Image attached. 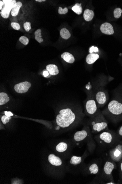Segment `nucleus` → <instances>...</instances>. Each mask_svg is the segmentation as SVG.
<instances>
[{"label": "nucleus", "instance_id": "20", "mask_svg": "<svg viewBox=\"0 0 122 184\" xmlns=\"http://www.w3.org/2000/svg\"><path fill=\"white\" fill-rule=\"evenodd\" d=\"M10 101V98L6 93L1 92L0 93V105L2 107Z\"/></svg>", "mask_w": 122, "mask_h": 184}, {"label": "nucleus", "instance_id": "23", "mask_svg": "<svg viewBox=\"0 0 122 184\" xmlns=\"http://www.w3.org/2000/svg\"><path fill=\"white\" fill-rule=\"evenodd\" d=\"M60 35L61 37L64 40H68L71 36V34L68 30L65 28L61 29Z\"/></svg>", "mask_w": 122, "mask_h": 184}, {"label": "nucleus", "instance_id": "37", "mask_svg": "<svg viewBox=\"0 0 122 184\" xmlns=\"http://www.w3.org/2000/svg\"><path fill=\"white\" fill-rule=\"evenodd\" d=\"M37 1V2H44V1H45V0H36L35 1Z\"/></svg>", "mask_w": 122, "mask_h": 184}, {"label": "nucleus", "instance_id": "27", "mask_svg": "<svg viewBox=\"0 0 122 184\" xmlns=\"http://www.w3.org/2000/svg\"><path fill=\"white\" fill-rule=\"evenodd\" d=\"M122 13V9L120 8H117L114 11V16L115 18H119L121 16Z\"/></svg>", "mask_w": 122, "mask_h": 184}, {"label": "nucleus", "instance_id": "33", "mask_svg": "<svg viewBox=\"0 0 122 184\" xmlns=\"http://www.w3.org/2000/svg\"><path fill=\"white\" fill-rule=\"evenodd\" d=\"M119 172L120 174V179L122 180V159L119 162Z\"/></svg>", "mask_w": 122, "mask_h": 184}, {"label": "nucleus", "instance_id": "1", "mask_svg": "<svg viewBox=\"0 0 122 184\" xmlns=\"http://www.w3.org/2000/svg\"><path fill=\"white\" fill-rule=\"evenodd\" d=\"M80 104L65 102L60 104L56 112L54 130L57 133L71 130L79 125L85 116Z\"/></svg>", "mask_w": 122, "mask_h": 184}, {"label": "nucleus", "instance_id": "31", "mask_svg": "<svg viewBox=\"0 0 122 184\" xmlns=\"http://www.w3.org/2000/svg\"><path fill=\"white\" fill-rule=\"evenodd\" d=\"M12 27L14 29L16 30H19L20 29V26L19 24L18 23L13 22L11 24Z\"/></svg>", "mask_w": 122, "mask_h": 184}, {"label": "nucleus", "instance_id": "11", "mask_svg": "<svg viewBox=\"0 0 122 184\" xmlns=\"http://www.w3.org/2000/svg\"><path fill=\"white\" fill-rule=\"evenodd\" d=\"M92 86L98 107L99 109L104 107L108 103L109 100V96L108 89L105 88V84L96 86L92 85Z\"/></svg>", "mask_w": 122, "mask_h": 184}, {"label": "nucleus", "instance_id": "34", "mask_svg": "<svg viewBox=\"0 0 122 184\" xmlns=\"http://www.w3.org/2000/svg\"><path fill=\"white\" fill-rule=\"evenodd\" d=\"M99 52V50L97 47H94V46L92 47L90 49V53H93L94 52Z\"/></svg>", "mask_w": 122, "mask_h": 184}, {"label": "nucleus", "instance_id": "13", "mask_svg": "<svg viewBox=\"0 0 122 184\" xmlns=\"http://www.w3.org/2000/svg\"><path fill=\"white\" fill-rule=\"evenodd\" d=\"M108 156L111 160L119 163L122 159V140H120L109 148Z\"/></svg>", "mask_w": 122, "mask_h": 184}, {"label": "nucleus", "instance_id": "24", "mask_svg": "<svg viewBox=\"0 0 122 184\" xmlns=\"http://www.w3.org/2000/svg\"><path fill=\"white\" fill-rule=\"evenodd\" d=\"M72 10L75 13L78 15H80L82 13L83 9L82 7V4L77 3L75 4L74 6L72 8Z\"/></svg>", "mask_w": 122, "mask_h": 184}, {"label": "nucleus", "instance_id": "16", "mask_svg": "<svg viewBox=\"0 0 122 184\" xmlns=\"http://www.w3.org/2000/svg\"><path fill=\"white\" fill-rule=\"evenodd\" d=\"M100 30L103 34L106 35H113L114 33L113 27L112 24L108 23H105L102 24L100 27Z\"/></svg>", "mask_w": 122, "mask_h": 184}, {"label": "nucleus", "instance_id": "14", "mask_svg": "<svg viewBox=\"0 0 122 184\" xmlns=\"http://www.w3.org/2000/svg\"><path fill=\"white\" fill-rule=\"evenodd\" d=\"M4 5L0 12L1 16L4 18H9L12 9L15 6L17 2L16 0H3Z\"/></svg>", "mask_w": 122, "mask_h": 184}, {"label": "nucleus", "instance_id": "5", "mask_svg": "<svg viewBox=\"0 0 122 184\" xmlns=\"http://www.w3.org/2000/svg\"><path fill=\"white\" fill-rule=\"evenodd\" d=\"M117 168L116 162L109 158L106 159L102 169L99 175L97 176L90 183L92 184H115L112 172Z\"/></svg>", "mask_w": 122, "mask_h": 184}, {"label": "nucleus", "instance_id": "7", "mask_svg": "<svg viewBox=\"0 0 122 184\" xmlns=\"http://www.w3.org/2000/svg\"><path fill=\"white\" fill-rule=\"evenodd\" d=\"M87 124L93 134H97L109 129V122L100 109L94 116L89 118Z\"/></svg>", "mask_w": 122, "mask_h": 184}, {"label": "nucleus", "instance_id": "28", "mask_svg": "<svg viewBox=\"0 0 122 184\" xmlns=\"http://www.w3.org/2000/svg\"><path fill=\"white\" fill-rule=\"evenodd\" d=\"M20 42L24 45H27L29 42V40L28 38L25 36H21L19 38Z\"/></svg>", "mask_w": 122, "mask_h": 184}, {"label": "nucleus", "instance_id": "3", "mask_svg": "<svg viewBox=\"0 0 122 184\" xmlns=\"http://www.w3.org/2000/svg\"><path fill=\"white\" fill-rule=\"evenodd\" d=\"M44 163L46 171L51 177L56 179L63 178L67 172V163L55 153L49 154L45 159Z\"/></svg>", "mask_w": 122, "mask_h": 184}, {"label": "nucleus", "instance_id": "19", "mask_svg": "<svg viewBox=\"0 0 122 184\" xmlns=\"http://www.w3.org/2000/svg\"><path fill=\"white\" fill-rule=\"evenodd\" d=\"M61 57L63 59V60L67 63L73 64L74 63L75 59L72 54L70 53L65 52L63 53L61 55Z\"/></svg>", "mask_w": 122, "mask_h": 184}, {"label": "nucleus", "instance_id": "22", "mask_svg": "<svg viewBox=\"0 0 122 184\" xmlns=\"http://www.w3.org/2000/svg\"><path fill=\"white\" fill-rule=\"evenodd\" d=\"M22 4L21 2H18L16 3L15 6L12 9L11 14L13 17H16L18 14L20 8L22 6Z\"/></svg>", "mask_w": 122, "mask_h": 184}, {"label": "nucleus", "instance_id": "29", "mask_svg": "<svg viewBox=\"0 0 122 184\" xmlns=\"http://www.w3.org/2000/svg\"><path fill=\"white\" fill-rule=\"evenodd\" d=\"M24 29L26 32H29L31 29V23L29 22H26L24 24Z\"/></svg>", "mask_w": 122, "mask_h": 184}, {"label": "nucleus", "instance_id": "6", "mask_svg": "<svg viewBox=\"0 0 122 184\" xmlns=\"http://www.w3.org/2000/svg\"><path fill=\"white\" fill-rule=\"evenodd\" d=\"M94 138L98 147L103 149H109L120 140L116 132L109 129L96 134Z\"/></svg>", "mask_w": 122, "mask_h": 184}, {"label": "nucleus", "instance_id": "35", "mask_svg": "<svg viewBox=\"0 0 122 184\" xmlns=\"http://www.w3.org/2000/svg\"><path fill=\"white\" fill-rule=\"evenodd\" d=\"M49 73L47 70V71H45L43 72V75L45 77H48L49 76ZM49 76L50 77V76Z\"/></svg>", "mask_w": 122, "mask_h": 184}, {"label": "nucleus", "instance_id": "4", "mask_svg": "<svg viewBox=\"0 0 122 184\" xmlns=\"http://www.w3.org/2000/svg\"><path fill=\"white\" fill-rule=\"evenodd\" d=\"M74 147L76 146L86 144L87 150L90 154L95 150L97 144L93 136L90 127L87 124L82 130L77 131L70 139Z\"/></svg>", "mask_w": 122, "mask_h": 184}, {"label": "nucleus", "instance_id": "9", "mask_svg": "<svg viewBox=\"0 0 122 184\" xmlns=\"http://www.w3.org/2000/svg\"><path fill=\"white\" fill-rule=\"evenodd\" d=\"M87 149L81 156L72 155L67 163V172L73 174H77L82 172L84 166L86 165L84 162L87 157L90 155Z\"/></svg>", "mask_w": 122, "mask_h": 184}, {"label": "nucleus", "instance_id": "36", "mask_svg": "<svg viewBox=\"0 0 122 184\" xmlns=\"http://www.w3.org/2000/svg\"><path fill=\"white\" fill-rule=\"evenodd\" d=\"M4 5V3L2 1H0V10H2L3 6Z\"/></svg>", "mask_w": 122, "mask_h": 184}, {"label": "nucleus", "instance_id": "8", "mask_svg": "<svg viewBox=\"0 0 122 184\" xmlns=\"http://www.w3.org/2000/svg\"><path fill=\"white\" fill-rule=\"evenodd\" d=\"M85 92L86 98L84 101V113L89 118L92 117L97 113L100 109L98 107L95 96L90 83L86 85Z\"/></svg>", "mask_w": 122, "mask_h": 184}, {"label": "nucleus", "instance_id": "30", "mask_svg": "<svg viewBox=\"0 0 122 184\" xmlns=\"http://www.w3.org/2000/svg\"><path fill=\"white\" fill-rule=\"evenodd\" d=\"M68 12V9L67 8H65L64 9H63L61 7H59V10H58V13H59V14H66Z\"/></svg>", "mask_w": 122, "mask_h": 184}, {"label": "nucleus", "instance_id": "17", "mask_svg": "<svg viewBox=\"0 0 122 184\" xmlns=\"http://www.w3.org/2000/svg\"><path fill=\"white\" fill-rule=\"evenodd\" d=\"M46 70L51 75L55 76L58 75L59 73L58 66L55 64H50L46 66Z\"/></svg>", "mask_w": 122, "mask_h": 184}, {"label": "nucleus", "instance_id": "26", "mask_svg": "<svg viewBox=\"0 0 122 184\" xmlns=\"http://www.w3.org/2000/svg\"><path fill=\"white\" fill-rule=\"evenodd\" d=\"M12 119V117L11 116L7 115H3L1 117V121L3 124L5 125L10 122Z\"/></svg>", "mask_w": 122, "mask_h": 184}, {"label": "nucleus", "instance_id": "25", "mask_svg": "<svg viewBox=\"0 0 122 184\" xmlns=\"http://www.w3.org/2000/svg\"><path fill=\"white\" fill-rule=\"evenodd\" d=\"M35 38L39 43H41L43 42V39L42 38L41 30L40 29L37 30L35 32Z\"/></svg>", "mask_w": 122, "mask_h": 184}, {"label": "nucleus", "instance_id": "12", "mask_svg": "<svg viewBox=\"0 0 122 184\" xmlns=\"http://www.w3.org/2000/svg\"><path fill=\"white\" fill-rule=\"evenodd\" d=\"M102 160L101 158L92 161L85 165L81 173L84 175H99L102 169Z\"/></svg>", "mask_w": 122, "mask_h": 184}, {"label": "nucleus", "instance_id": "10", "mask_svg": "<svg viewBox=\"0 0 122 184\" xmlns=\"http://www.w3.org/2000/svg\"><path fill=\"white\" fill-rule=\"evenodd\" d=\"M74 146L71 140L64 139L58 141L54 146L55 153L65 160L68 159L71 157Z\"/></svg>", "mask_w": 122, "mask_h": 184}, {"label": "nucleus", "instance_id": "15", "mask_svg": "<svg viewBox=\"0 0 122 184\" xmlns=\"http://www.w3.org/2000/svg\"><path fill=\"white\" fill-rule=\"evenodd\" d=\"M31 83L28 81L20 82L15 85L14 89L17 93L23 94L27 92L31 87Z\"/></svg>", "mask_w": 122, "mask_h": 184}, {"label": "nucleus", "instance_id": "32", "mask_svg": "<svg viewBox=\"0 0 122 184\" xmlns=\"http://www.w3.org/2000/svg\"><path fill=\"white\" fill-rule=\"evenodd\" d=\"M117 134L121 140H122V125H121L118 129L116 132Z\"/></svg>", "mask_w": 122, "mask_h": 184}, {"label": "nucleus", "instance_id": "2", "mask_svg": "<svg viewBox=\"0 0 122 184\" xmlns=\"http://www.w3.org/2000/svg\"><path fill=\"white\" fill-rule=\"evenodd\" d=\"M110 101L102 112L108 121L117 124L122 121V85L112 91Z\"/></svg>", "mask_w": 122, "mask_h": 184}, {"label": "nucleus", "instance_id": "18", "mask_svg": "<svg viewBox=\"0 0 122 184\" xmlns=\"http://www.w3.org/2000/svg\"><path fill=\"white\" fill-rule=\"evenodd\" d=\"M94 53H90L87 56L86 60L88 64H93L99 58L100 56L98 54Z\"/></svg>", "mask_w": 122, "mask_h": 184}, {"label": "nucleus", "instance_id": "21", "mask_svg": "<svg viewBox=\"0 0 122 184\" xmlns=\"http://www.w3.org/2000/svg\"><path fill=\"white\" fill-rule=\"evenodd\" d=\"M94 16V12L92 10L89 9H86L84 11L83 17L84 19L87 21H90L93 19Z\"/></svg>", "mask_w": 122, "mask_h": 184}]
</instances>
